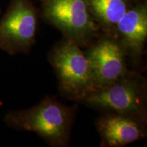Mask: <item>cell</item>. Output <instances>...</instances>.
<instances>
[{
  "label": "cell",
  "mask_w": 147,
  "mask_h": 147,
  "mask_svg": "<svg viewBox=\"0 0 147 147\" xmlns=\"http://www.w3.org/2000/svg\"><path fill=\"white\" fill-rule=\"evenodd\" d=\"M67 106L49 95L36 105L8 112L3 121L8 127L30 131L52 147H67L71 140L77 107Z\"/></svg>",
  "instance_id": "6da1fadb"
},
{
  "label": "cell",
  "mask_w": 147,
  "mask_h": 147,
  "mask_svg": "<svg viewBox=\"0 0 147 147\" xmlns=\"http://www.w3.org/2000/svg\"><path fill=\"white\" fill-rule=\"evenodd\" d=\"M80 103L104 113L112 112L147 124V80L130 69L113 83L87 95Z\"/></svg>",
  "instance_id": "7a4b0ae2"
},
{
  "label": "cell",
  "mask_w": 147,
  "mask_h": 147,
  "mask_svg": "<svg viewBox=\"0 0 147 147\" xmlns=\"http://www.w3.org/2000/svg\"><path fill=\"white\" fill-rule=\"evenodd\" d=\"M47 57L62 97L80 103L95 91L87 59L76 42L63 37L52 47Z\"/></svg>",
  "instance_id": "3957f363"
},
{
  "label": "cell",
  "mask_w": 147,
  "mask_h": 147,
  "mask_svg": "<svg viewBox=\"0 0 147 147\" xmlns=\"http://www.w3.org/2000/svg\"><path fill=\"white\" fill-rule=\"evenodd\" d=\"M45 19L82 49L101 34L87 0H42Z\"/></svg>",
  "instance_id": "277c9868"
},
{
  "label": "cell",
  "mask_w": 147,
  "mask_h": 147,
  "mask_svg": "<svg viewBox=\"0 0 147 147\" xmlns=\"http://www.w3.org/2000/svg\"><path fill=\"white\" fill-rule=\"evenodd\" d=\"M38 13L31 0H11L0 19V49L8 55H27L36 44Z\"/></svg>",
  "instance_id": "5b68a950"
},
{
  "label": "cell",
  "mask_w": 147,
  "mask_h": 147,
  "mask_svg": "<svg viewBox=\"0 0 147 147\" xmlns=\"http://www.w3.org/2000/svg\"><path fill=\"white\" fill-rule=\"evenodd\" d=\"M85 49L95 91L113 83L130 69L125 51L115 37L101 33Z\"/></svg>",
  "instance_id": "8992f818"
},
{
  "label": "cell",
  "mask_w": 147,
  "mask_h": 147,
  "mask_svg": "<svg viewBox=\"0 0 147 147\" xmlns=\"http://www.w3.org/2000/svg\"><path fill=\"white\" fill-rule=\"evenodd\" d=\"M115 38L125 51L129 68L140 71L147 40L146 3H138L127 10L117 24Z\"/></svg>",
  "instance_id": "52a82bcc"
},
{
  "label": "cell",
  "mask_w": 147,
  "mask_h": 147,
  "mask_svg": "<svg viewBox=\"0 0 147 147\" xmlns=\"http://www.w3.org/2000/svg\"><path fill=\"white\" fill-rule=\"evenodd\" d=\"M95 125L102 147H123L147 136L146 123L119 113H102Z\"/></svg>",
  "instance_id": "ba28073f"
},
{
  "label": "cell",
  "mask_w": 147,
  "mask_h": 147,
  "mask_svg": "<svg viewBox=\"0 0 147 147\" xmlns=\"http://www.w3.org/2000/svg\"><path fill=\"white\" fill-rule=\"evenodd\" d=\"M93 19L102 34L115 37L121 18L131 7L129 0H87Z\"/></svg>",
  "instance_id": "9c48e42d"
}]
</instances>
